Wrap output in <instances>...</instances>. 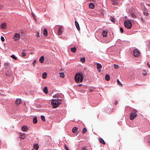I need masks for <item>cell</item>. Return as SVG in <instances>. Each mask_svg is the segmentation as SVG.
Returning a JSON list of instances; mask_svg holds the SVG:
<instances>
[{
    "label": "cell",
    "mask_w": 150,
    "mask_h": 150,
    "mask_svg": "<svg viewBox=\"0 0 150 150\" xmlns=\"http://www.w3.org/2000/svg\"><path fill=\"white\" fill-rule=\"evenodd\" d=\"M125 115L126 123L130 127L139 126L143 120V116L137 110L129 106L125 107Z\"/></svg>",
    "instance_id": "cell-2"
},
{
    "label": "cell",
    "mask_w": 150,
    "mask_h": 150,
    "mask_svg": "<svg viewBox=\"0 0 150 150\" xmlns=\"http://www.w3.org/2000/svg\"><path fill=\"white\" fill-rule=\"evenodd\" d=\"M103 8L101 1L87 0L83 4V8L85 13L93 17H98L102 14Z\"/></svg>",
    "instance_id": "cell-4"
},
{
    "label": "cell",
    "mask_w": 150,
    "mask_h": 150,
    "mask_svg": "<svg viewBox=\"0 0 150 150\" xmlns=\"http://www.w3.org/2000/svg\"><path fill=\"white\" fill-rule=\"evenodd\" d=\"M38 142V143H37V142H35L33 144V148L35 150H38L40 149V145Z\"/></svg>",
    "instance_id": "cell-18"
},
{
    "label": "cell",
    "mask_w": 150,
    "mask_h": 150,
    "mask_svg": "<svg viewBox=\"0 0 150 150\" xmlns=\"http://www.w3.org/2000/svg\"><path fill=\"white\" fill-rule=\"evenodd\" d=\"M11 57L13 58V59H16V57L14 55H12L11 56Z\"/></svg>",
    "instance_id": "cell-21"
},
{
    "label": "cell",
    "mask_w": 150,
    "mask_h": 150,
    "mask_svg": "<svg viewBox=\"0 0 150 150\" xmlns=\"http://www.w3.org/2000/svg\"><path fill=\"white\" fill-rule=\"evenodd\" d=\"M67 76L65 71L60 70L56 72L53 81L55 84L58 85H61L65 83Z\"/></svg>",
    "instance_id": "cell-11"
},
{
    "label": "cell",
    "mask_w": 150,
    "mask_h": 150,
    "mask_svg": "<svg viewBox=\"0 0 150 150\" xmlns=\"http://www.w3.org/2000/svg\"><path fill=\"white\" fill-rule=\"evenodd\" d=\"M119 26L121 33L128 35L137 33L140 29L137 21L129 19L126 16L120 18Z\"/></svg>",
    "instance_id": "cell-3"
},
{
    "label": "cell",
    "mask_w": 150,
    "mask_h": 150,
    "mask_svg": "<svg viewBox=\"0 0 150 150\" xmlns=\"http://www.w3.org/2000/svg\"><path fill=\"white\" fill-rule=\"evenodd\" d=\"M6 24L5 23H2L1 25V28L2 29H6Z\"/></svg>",
    "instance_id": "cell-20"
},
{
    "label": "cell",
    "mask_w": 150,
    "mask_h": 150,
    "mask_svg": "<svg viewBox=\"0 0 150 150\" xmlns=\"http://www.w3.org/2000/svg\"><path fill=\"white\" fill-rule=\"evenodd\" d=\"M54 31L58 36H61L64 33L65 28L63 26L57 25L54 28Z\"/></svg>",
    "instance_id": "cell-16"
},
{
    "label": "cell",
    "mask_w": 150,
    "mask_h": 150,
    "mask_svg": "<svg viewBox=\"0 0 150 150\" xmlns=\"http://www.w3.org/2000/svg\"><path fill=\"white\" fill-rule=\"evenodd\" d=\"M106 1L108 2H106V4H110V5L106 4L108 8L110 6L112 8L113 7V6L114 7H115V6L119 7L121 4L120 3L121 2H120V1Z\"/></svg>",
    "instance_id": "cell-17"
},
{
    "label": "cell",
    "mask_w": 150,
    "mask_h": 150,
    "mask_svg": "<svg viewBox=\"0 0 150 150\" xmlns=\"http://www.w3.org/2000/svg\"><path fill=\"white\" fill-rule=\"evenodd\" d=\"M125 56L126 60L135 64H139L142 60V55L141 52L135 47L129 48L125 52Z\"/></svg>",
    "instance_id": "cell-6"
},
{
    "label": "cell",
    "mask_w": 150,
    "mask_h": 150,
    "mask_svg": "<svg viewBox=\"0 0 150 150\" xmlns=\"http://www.w3.org/2000/svg\"><path fill=\"white\" fill-rule=\"evenodd\" d=\"M114 36L112 29L108 26H104L99 29L95 33L96 38L100 42L104 44L111 42Z\"/></svg>",
    "instance_id": "cell-5"
},
{
    "label": "cell",
    "mask_w": 150,
    "mask_h": 150,
    "mask_svg": "<svg viewBox=\"0 0 150 150\" xmlns=\"http://www.w3.org/2000/svg\"><path fill=\"white\" fill-rule=\"evenodd\" d=\"M65 73L69 83L71 84L96 83V79L93 73L87 68L75 64L68 66Z\"/></svg>",
    "instance_id": "cell-1"
},
{
    "label": "cell",
    "mask_w": 150,
    "mask_h": 150,
    "mask_svg": "<svg viewBox=\"0 0 150 150\" xmlns=\"http://www.w3.org/2000/svg\"><path fill=\"white\" fill-rule=\"evenodd\" d=\"M42 88V91L45 94L48 96H51L54 89V88L52 85L49 83H46L44 84Z\"/></svg>",
    "instance_id": "cell-15"
},
{
    "label": "cell",
    "mask_w": 150,
    "mask_h": 150,
    "mask_svg": "<svg viewBox=\"0 0 150 150\" xmlns=\"http://www.w3.org/2000/svg\"><path fill=\"white\" fill-rule=\"evenodd\" d=\"M67 50L69 56L74 57L76 56L79 54L80 49L77 44L74 43L69 46Z\"/></svg>",
    "instance_id": "cell-12"
},
{
    "label": "cell",
    "mask_w": 150,
    "mask_h": 150,
    "mask_svg": "<svg viewBox=\"0 0 150 150\" xmlns=\"http://www.w3.org/2000/svg\"><path fill=\"white\" fill-rule=\"evenodd\" d=\"M25 55V54L24 52L22 53V55L23 56H24Z\"/></svg>",
    "instance_id": "cell-24"
},
{
    "label": "cell",
    "mask_w": 150,
    "mask_h": 150,
    "mask_svg": "<svg viewBox=\"0 0 150 150\" xmlns=\"http://www.w3.org/2000/svg\"><path fill=\"white\" fill-rule=\"evenodd\" d=\"M56 72L55 68L51 67H42L38 69L37 76L38 79L45 81L53 80Z\"/></svg>",
    "instance_id": "cell-7"
},
{
    "label": "cell",
    "mask_w": 150,
    "mask_h": 150,
    "mask_svg": "<svg viewBox=\"0 0 150 150\" xmlns=\"http://www.w3.org/2000/svg\"><path fill=\"white\" fill-rule=\"evenodd\" d=\"M38 61L40 64H54L57 59L53 54L46 51H42L38 54Z\"/></svg>",
    "instance_id": "cell-9"
},
{
    "label": "cell",
    "mask_w": 150,
    "mask_h": 150,
    "mask_svg": "<svg viewBox=\"0 0 150 150\" xmlns=\"http://www.w3.org/2000/svg\"><path fill=\"white\" fill-rule=\"evenodd\" d=\"M1 142L0 139V149L1 148Z\"/></svg>",
    "instance_id": "cell-23"
},
{
    "label": "cell",
    "mask_w": 150,
    "mask_h": 150,
    "mask_svg": "<svg viewBox=\"0 0 150 150\" xmlns=\"http://www.w3.org/2000/svg\"><path fill=\"white\" fill-rule=\"evenodd\" d=\"M83 124L80 122H77L70 121L67 123L65 127V131L66 134L71 137L77 136L81 131Z\"/></svg>",
    "instance_id": "cell-8"
},
{
    "label": "cell",
    "mask_w": 150,
    "mask_h": 150,
    "mask_svg": "<svg viewBox=\"0 0 150 150\" xmlns=\"http://www.w3.org/2000/svg\"><path fill=\"white\" fill-rule=\"evenodd\" d=\"M41 33L44 38L50 39L53 38V35L51 28L48 26H44L41 29Z\"/></svg>",
    "instance_id": "cell-13"
},
{
    "label": "cell",
    "mask_w": 150,
    "mask_h": 150,
    "mask_svg": "<svg viewBox=\"0 0 150 150\" xmlns=\"http://www.w3.org/2000/svg\"><path fill=\"white\" fill-rule=\"evenodd\" d=\"M113 74V73L110 69H107L105 70L102 73L104 82L107 84L114 83L116 79Z\"/></svg>",
    "instance_id": "cell-10"
},
{
    "label": "cell",
    "mask_w": 150,
    "mask_h": 150,
    "mask_svg": "<svg viewBox=\"0 0 150 150\" xmlns=\"http://www.w3.org/2000/svg\"><path fill=\"white\" fill-rule=\"evenodd\" d=\"M20 38V35L19 33H17L15 34L13 38L15 40L17 41Z\"/></svg>",
    "instance_id": "cell-19"
},
{
    "label": "cell",
    "mask_w": 150,
    "mask_h": 150,
    "mask_svg": "<svg viewBox=\"0 0 150 150\" xmlns=\"http://www.w3.org/2000/svg\"><path fill=\"white\" fill-rule=\"evenodd\" d=\"M76 150H92L90 144L86 141H81L76 145Z\"/></svg>",
    "instance_id": "cell-14"
},
{
    "label": "cell",
    "mask_w": 150,
    "mask_h": 150,
    "mask_svg": "<svg viewBox=\"0 0 150 150\" xmlns=\"http://www.w3.org/2000/svg\"><path fill=\"white\" fill-rule=\"evenodd\" d=\"M1 40L2 41H4V40H4V38H3V37L2 36H1Z\"/></svg>",
    "instance_id": "cell-22"
}]
</instances>
